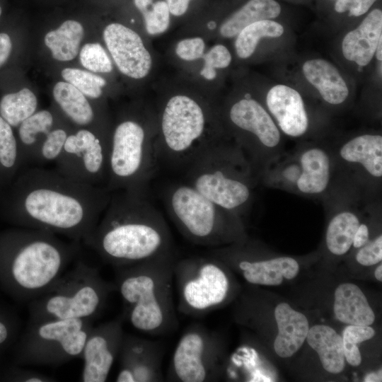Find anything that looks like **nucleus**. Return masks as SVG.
Returning <instances> with one entry per match:
<instances>
[{
  "label": "nucleus",
  "mask_w": 382,
  "mask_h": 382,
  "mask_svg": "<svg viewBox=\"0 0 382 382\" xmlns=\"http://www.w3.org/2000/svg\"><path fill=\"white\" fill-rule=\"evenodd\" d=\"M112 193L105 186L72 180L56 170L30 168L0 194V215L18 227L46 231L85 242Z\"/></svg>",
  "instance_id": "f257e3e1"
},
{
  "label": "nucleus",
  "mask_w": 382,
  "mask_h": 382,
  "mask_svg": "<svg viewBox=\"0 0 382 382\" xmlns=\"http://www.w3.org/2000/svg\"><path fill=\"white\" fill-rule=\"evenodd\" d=\"M84 243L115 268L174 253L170 228L146 192H113Z\"/></svg>",
  "instance_id": "f03ea898"
},
{
  "label": "nucleus",
  "mask_w": 382,
  "mask_h": 382,
  "mask_svg": "<svg viewBox=\"0 0 382 382\" xmlns=\"http://www.w3.org/2000/svg\"><path fill=\"white\" fill-rule=\"evenodd\" d=\"M80 242L17 227L0 232V288L13 299L30 302L49 290L81 250Z\"/></svg>",
  "instance_id": "7ed1b4c3"
},
{
  "label": "nucleus",
  "mask_w": 382,
  "mask_h": 382,
  "mask_svg": "<svg viewBox=\"0 0 382 382\" xmlns=\"http://www.w3.org/2000/svg\"><path fill=\"white\" fill-rule=\"evenodd\" d=\"M175 253L116 269L123 317L139 332L164 335L178 325L173 300Z\"/></svg>",
  "instance_id": "20e7f679"
},
{
  "label": "nucleus",
  "mask_w": 382,
  "mask_h": 382,
  "mask_svg": "<svg viewBox=\"0 0 382 382\" xmlns=\"http://www.w3.org/2000/svg\"><path fill=\"white\" fill-rule=\"evenodd\" d=\"M185 168V183L239 216L250 204L259 180L237 144L228 143L223 138L202 150Z\"/></svg>",
  "instance_id": "39448f33"
},
{
  "label": "nucleus",
  "mask_w": 382,
  "mask_h": 382,
  "mask_svg": "<svg viewBox=\"0 0 382 382\" xmlns=\"http://www.w3.org/2000/svg\"><path fill=\"white\" fill-rule=\"evenodd\" d=\"M209 110L185 94L169 98L156 124V151L158 163L187 166L202 150L222 137L210 128Z\"/></svg>",
  "instance_id": "423d86ee"
},
{
  "label": "nucleus",
  "mask_w": 382,
  "mask_h": 382,
  "mask_svg": "<svg viewBox=\"0 0 382 382\" xmlns=\"http://www.w3.org/2000/svg\"><path fill=\"white\" fill-rule=\"evenodd\" d=\"M115 290L97 268L78 260L49 290L29 302V320H94Z\"/></svg>",
  "instance_id": "0eeeda50"
},
{
  "label": "nucleus",
  "mask_w": 382,
  "mask_h": 382,
  "mask_svg": "<svg viewBox=\"0 0 382 382\" xmlns=\"http://www.w3.org/2000/svg\"><path fill=\"white\" fill-rule=\"evenodd\" d=\"M165 202L179 232L193 244L209 248L243 239L240 216L209 200L187 183L168 188Z\"/></svg>",
  "instance_id": "6e6552de"
},
{
  "label": "nucleus",
  "mask_w": 382,
  "mask_h": 382,
  "mask_svg": "<svg viewBox=\"0 0 382 382\" xmlns=\"http://www.w3.org/2000/svg\"><path fill=\"white\" fill-rule=\"evenodd\" d=\"M156 134V127L132 117L116 125L109 139L105 187L110 192H146L158 163Z\"/></svg>",
  "instance_id": "1a4fd4ad"
},
{
  "label": "nucleus",
  "mask_w": 382,
  "mask_h": 382,
  "mask_svg": "<svg viewBox=\"0 0 382 382\" xmlns=\"http://www.w3.org/2000/svg\"><path fill=\"white\" fill-rule=\"evenodd\" d=\"M93 319L28 320L13 347V364L59 366L81 356Z\"/></svg>",
  "instance_id": "9d476101"
},
{
  "label": "nucleus",
  "mask_w": 382,
  "mask_h": 382,
  "mask_svg": "<svg viewBox=\"0 0 382 382\" xmlns=\"http://www.w3.org/2000/svg\"><path fill=\"white\" fill-rule=\"evenodd\" d=\"M225 265L209 255L176 260L173 277L178 311L185 316L198 318L226 303L231 294V282Z\"/></svg>",
  "instance_id": "9b49d317"
},
{
  "label": "nucleus",
  "mask_w": 382,
  "mask_h": 382,
  "mask_svg": "<svg viewBox=\"0 0 382 382\" xmlns=\"http://www.w3.org/2000/svg\"><path fill=\"white\" fill-rule=\"evenodd\" d=\"M226 117L235 142L260 177L265 167L282 154V132L266 108L251 98L233 102Z\"/></svg>",
  "instance_id": "f8f14e48"
},
{
  "label": "nucleus",
  "mask_w": 382,
  "mask_h": 382,
  "mask_svg": "<svg viewBox=\"0 0 382 382\" xmlns=\"http://www.w3.org/2000/svg\"><path fill=\"white\" fill-rule=\"evenodd\" d=\"M109 139L80 127L67 137L55 161V170L76 182L105 186L108 178Z\"/></svg>",
  "instance_id": "ddd939ff"
},
{
  "label": "nucleus",
  "mask_w": 382,
  "mask_h": 382,
  "mask_svg": "<svg viewBox=\"0 0 382 382\" xmlns=\"http://www.w3.org/2000/svg\"><path fill=\"white\" fill-rule=\"evenodd\" d=\"M219 349L215 335L201 324L189 325L173 351L168 379L177 382H207L219 371Z\"/></svg>",
  "instance_id": "4468645a"
},
{
  "label": "nucleus",
  "mask_w": 382,
  "mask_h": 382,
  "mask_svg": "<svg viewBox=\"0 0 382 382\" xmlns=\"http://www.w3.org/2000/svg\"><path fill=\"white\" fill-rule=\"evenodd\" d=\"M123 316L93 326L83 346L81 358L83 382L106 381L117 358L124 335Z\"/></svg>",
  "instance_id": "2eb2a0df"
},
{
  "label": "nucleus",
  "mask_w": 382,
  "mask_h": 382,
  "mask_svg": "<svg viewBox=\"0 0 382 382\" xmlns=\"http://www.w3.org/2000/svg\"><path fill=\"white\" fill-rule=\"evenodd\" d=\"M332 157L320 146H307L289 155L286 177L291 190L317 197L328 190L331 181Z\"/></svg>",
  "instance_id": "dca6fc26"
},
{
  "label": "nucleus",
  "mask_w": 382,
  "mask_h": 382,
  "mask_svg": "<svg viewBox=\"0 0 382 382\" xmlns=\"http://www.w3.org/2000/svg\"><path fill=\"white\" fill-rule=\"evenodd\" d=\"M163 345L155 340L124 333L118 353L117 382L162 381Z\"/></svg>",
  "instance_id": "f3484780"
},
{
  "label": "nucleus",
  "mask_w": 382,
  "mask_h": 382,
  "mask_svg": "<svg viewBox=\"0 0 382 382\" xmlns=\"http://www.w3.org/2000/svg\"><path fill=\"white\" fill-rule=\"evenodd\" d=\"M103 39L121 73L134 79L148 75L152 59L137 33L121 23H112L105 28Z\"/></svg>",
  "instance_id": "a211bd4d"
},
{
  "label": "nucleus",
  "mask_w": 382,
  "mask_h": 382,
  "mask_svg": "<svg viewBox=\"0 0 382 382\" xmlns=\"http://www.w3.org/2000/svg\"><path fill=\"white\" fill-rule=\"evenodd\" d=\"M223 262H234V267L250 284L258 285H279L283 279L294 278L299 271L297 261L289 257H279L270 260L250 259L238 251L236 247L214 248L209 252Z\"/></svg>",
  "instance_id": "6ab92c4d"
},
{
  "label": "nucleus",
  "mask_w": 382,
  "mask_h": 382,
  "mask_svg": "<svg viewBox=\"0 0 382 382\" xmlns=\"http://www.w3.org/2000/svg\"><path fill=\"white\" fill-rule=\"evenodd\" d=\"M265 108L280 132L291 138L305 135L309 127V118L300 93L284 84L270 88L265 98Z\"/></svg>",
  "instance_id": "aec40b11"
},
{
  "label": "nucleus",
  "mask_w": 382,
  "mask_h": 382,
  "mask_svg": "<svg viewBox=\"0 0 382 382\" xmlns=\"http://www.w3.org/2000/svg\"><path fill=\"white\" fill-rule=\"evenodd\" d=\"M338 158L346 165L359 168L372 180L382 177V136L365 133L354 136L339 148Z\"/></svg>",
  "instance_id": "412c9836"
},
{
  "label": "nucleus",
  "mask_w": 382,
  "mask_h": 382,
  "mask_svg": "<svg viewBox=\"0 0 382 382\" xmlns=\"http://www.w3.org/2000/svg\"><path fill=\"white\" fill-rule=\"evenodd\" d=\"M382 38V11L372 10L355 29L348 32L342 42L344 57L360 67L367 66L375 55Z\"/></svg>",
  "instance_id": "4be33fe9"
},
{
  "label": "nucleus",
  "mask_w": 382,
  "mask_h": 382,
  "mask_svg": "<svg viewBox=\"0 0 382 382\" xmlns=\"http://www.w3.org/2000/svg\"><path fill=\"white\" fill-rule=\"evenodd\" d=\"M302 72L327 103L338 105L347 99L349 90L346 81L330 62L319 58L308 59L303 63Z\"/></svg>",
  "instance_id": "5701e85b"
},
{
  "label": "nucleus",
  "mask_w": 382,
  "mask_h": 382,
  "mask_svg": "<svg viewBox=\"0 0 382 382\" xmlns=\"http://www.w3.org/2000/svg\"><path fill=\"white\" fill-rule=\"evenodd\" d=\"M274 318L278 328L274 342V351L281 357H290L306 339L309 323L303 313L294 310L286 303L276 306Z\"/></svg>",
  "instance_id": "b1692460"
},
{
  "label": "nucleus",
  "mask_w": 382,
  "mask_h": 382,
  "mask_svg": "<svg viewBox=\"0 0 382 382\" xmlns=\"http://www.w3.org/2000/svg\"><path fill=\"white\" fill-rule=\"evenodd\" d=\"M334 313L338 320L354 325H371L375 314L361 289L352 283L340 284L335 291Z\"/></svg>",
  "instance_id": "393cba45"
},
{
  "label": "nucleus",
  "mask_w": 382,
  "mask_h": 382,
  "mask_svg": "<svg viewBox=\"0 0 382 382\" xmlns=\"http://www.w3.org/2000/svg\"><path fill=\"white\" fill-rule=\"evenodd\" d=\"M308 345L318 353L325 370L339 374L345 368L342 337L330 326L316 325L307 334Z\"/></svg>",
  "instance_id": "a878e982"
},
{
  "label": "nucleus",
  "mask_w": 382,
  "mask_h": 382,
  "mask_svg": "<svg viewBox=\"0 0 382 382\" xmlns=\"http://www.w3.org/2000/svg\"><path fill=\"white\" fill-rule=\"evenodd\" d=\"M52 94L60 110L73 124L88 129L95 124L96 113L93 107L86 96L73 85L59 81L54 85Z\"/></svg>",
  "instance_id": "bb28decb"
},
{
  "label": "nucleus",
  "mask_w": 382,
  "mask_h": 382,
  "mask_svg": "<svg viewBox=\"0 0 382 382\" xmlns=\"http://www.w3.org/2000/svg\"><path fill=\"white\" fill-rule=\"evenodd\" d=\"M281 10L275 0H249L221 23L219 33L225 38L236 37L244 28L255 22L278 17Z\"/></svg>",
  "instance_id": "cd10ccee"
},
{
  "label": "nucleus",
  "mask_w": 382,
  "mask_h": 382,
  "mask_svg": "<svg viewBox=\"0 0 382 382\" xmlns=\"http://www.w3.org/2000/svg\"><path fill=\"white\" fill-rule=\"evenodd\" d=\"M351 207L339 208L330 219L325 236L328 250L336 255L347 253L352 246L357 230L361 224L359 214Z\"/></svg>",
  "instance_id": "c85d7f7f"
},
{
  "label": "nucleus",
  "mask_w": 382,
  "mask_h": 382,
  "mask_svg": "<svg viewBox=\"0 0 382 382\" xmlns=\"http://www.w3.org/2000/svg\"><path fill=\"white\" fill-rule=\"evenodd\" d=\"M83 32V27L79 21L66 20L57 29L45 35V44L54 59L71 61L79 54Z\"/></svg>",
  "instance_id": "c756f323"
},
{
  "label": "nucleus",
  "mask_w": 382,
  "mask_h": 382,
  "mask_svg": "<svg viewBox=\"0 0 382 382\" xmlns=\"http://www.w3.org/2000/svg\"><path fill=\"white\" fill-rule=\"evenodd\" d=\"M21 167L13 127L0 116V194L12 183Z\"/></svg>",
  "instance_id": "7c9ffc66"
},
{
  "label": "nucleus",
  "mask_w": 382,
  "mask_h": 382,
  "mask_svg": "<svg viewBox=\"0 0 382 382\" xmlns=\"http://www.w3.org/2000/svg\"><path fill=\"white\" fill-rule=\"evenodd\" d=\"M55 115L48 110L36 111L18 127V143L22 166L27 164L37 137L56 125Z\"/></svg>",
  "instance_id": "2f4dec72"
},
{
  "label": "nucleus",
  "mask_w": 382,
  "mask_h": 382,
  "mask_svg": "<svg viewBox=\"0 0 382 382\" xmlns=\"http://www.w3.org/2000/svg\"><path fill=\"white\" fill-rule=\"evenodd\" d=\"M284 32L282 25L272 20H262L255 22L244 28L235 40V50L237 56L243 59L249 58L255 52L262 38H277Z\"/></svg>",
  "instance_id": "473e14b6"
},
{
  "label": "nucleus",
  "mask_w": 382,
  "mask_h": 382,
  "mask_svg": "<svg viewBox=\"0 0 382 382\" xmlns=\"http://www.w3.org/2000/svg\"><path fill=\"white\" fill-rule=\"evenodd\" d=\"M37 99L28 88L4 96L0 100V116L12 127H18L37 110Z\"/></svg>",
  "instance_id": "72a5a7b5"
},
{
  "label": "nucleus",
  "mask_w": 382,
  "mask_h": 382,
  "mask_svg": "<svg viewBox=\"0 0 382 382\" xmlns=\"http://www.w3.org/2000/svg\"><path fill=\"white\" fill-rule=\"evenodd\" d=\"M61 74L65 81L73 85L86 97L93 99L101 97L102 88L106 85V81L103 77L80 69L65 68Z\"/></svg>",
  "instance_id": "f704fd0d"
},
{
  "label": "nucleus",
  "mask_w": 382,
  "mask_h": 382,
  "mask_svg": "<svg viewBox=\"0 0 382 382\" xmlns=\"http://www.w3.org/2000/svg\"><path fill=\"white\" fill-rule=\"evenodd\" d=\"M375 330L370 325H349L342 333L345 358L353 366L361 362V356L357 345L372 338Z\"/></svg>",
  "instance_id": "c9c22d12"
},
{
  "label": "nucleus",
  "mask_w": 382,
  "mask_h": 382,
  "mask_svg": "<svg viewBox=\"0 0 382 382\" xmlns=\"http://www.w3.org/2000/svg\"><path fill=\"white\" fill-rule=\"evenodd\" d=\"M79 59L82 66L91 72L110 73L112 70L108 54L97 42L85 44L80 50Z\"/></svg>",
  "instance_id": "e433bc0d"
},
{
  "label": "nucleus",
  "mask_w": 382,
  "mask_h": 382,
  "mask_svg": "<svg viewBox=\"0 0 382 382\" xmlns=\"http://www.w3.org/2000/svg\"><path fill=\"white\" fill-rule=\"evenodd\" d=\"M141 13L149 35H158L168 28L170 13L165 1H158Z\"/></svg>",
  "instance_id": "4c0bfd02"
},
{
  "label": "nucleus",
  "mask_w": 382,
  "mask_h": 382,
  "mask_svg": "<svg viewBox=\"0 0 382 382\" xmlns=\"http://www.w3.org/2000/svg\"><path fill=\"white\" fill-rule=\"evenodd\" d=\"M19 320L12 312L0 307V354L17 340Z\"/></svg>",
  "instance_id": "58836bf2"
},
{
  "label": "nucleus",
  "mask_w": 382,
  "mask_h": 382,
  "mask_svg": "<svg viewBox=\"0 0 382 382\" xmlns=\"http://www.w3.org/2000/svg\"><path fill=\"white\" fill-rule=\"evenodd\" d=\"M3 381L13 382H52L55 380L44 374L20 367L13 364L6 369L0 375Z\"/></svg>",
  "instance_id": "ea45409f"
},
{
  "label": "nucleus",
  "mask_w": 382,
  "mask_h": 382,
  "mask_svg": "<svg viewBox=\"0 0 382 382\" xmlns=\"http://www.w3.org/2000/svg\"><path fill=\"white\" fill-rule=\"evenodd\" d=\"M205 49L204 40L199 37L181 40L175 47V54L185 61H195L202 57Z\"/></svg>",
  "instance_id": "a19ab883"
},
{
  "label": "nucleus",
  "mask_w": 382,
  "mask_h": 382,
  "mask_svg": "<svg viewBox=\"0 0 382 382\" xmlns=\"http://www.w3.org/2000/svg\"><path fill=\"white\" fill-rule=\"evenodd\" d=\"M355 258L360 265L364 266L374 265L381 262L382 260V236L380 234L358 248Z\"/></svg>",
  "instance_id": "79ce46f5"
},
{
  "label": "nucleus",
  "mask_w": 382,
  "mask_h": 382,
  "mask_svg": "<svg viewBox=\"0 0 382 382\" xmlns=\"http://www.w3.org/2000/svg\"><path fill=\"white\" fill-rule=\"evenodd\" d=\"M204 66L213 69H225L232 60L231 54L228 48L221 44L215 45L202 57Z\"/></svg>",
  "instance_id": "37998d69"
},
{
  "label": "nucleus",
  "mask_w": 382,
  "mask_h": 382,
  "mask_svg": "<svg viewBox=\"0 0 382 382\" xmlns=\"http://www.w3.org/2000/svg\"><path fill=\"white\" fill-rule=\"evenodd\" d=\"M376 0H336L334 8L337 13L348 12L349 16H360L366 13Z\"/></svg>",
  "instance_id": "c03bdc74"
},
{
  "label": "nucleus",
  "mask_w": 382,
  "mask_h": 382,
  "mask_svg": "<svg viewBox=\"0 0 382 382\" xmlns=\"http://www.w3.org/2000/svg\"><path fill=\"white\" fill-rule=\"evenodd\" d=\"M12 49V43L8 35L0 33V67L8 60Z\"/></svg>",
  "instance_id": "a18cd8bd"
},
{
  "label": "nucleus",
  "mask_w": 382,
  "mask_h": 382,
  "mask_svg": "<svg viewBox=\"0 0 382 382\" xmlns=\"http://www.w3.org/2000/svg\"><path fill=\"white\" fill-rule=\"evenodd\" d=\"M369 240V227L365 223L361 222L355 233L352 246L358 249L364 245Z\"/></svg>",
  "instance_id": "49530a36"
},
{
  "label": "nucleus",
  "mask_w": 382,
  "mask_h": 382,
  "mask_svg": "<svg viewBox=\"0 0 382 382\" xmlns=\"http://www.w3.org/2000/svg\"><path fill=\"white\" fill-rule=\"evenodd\" d=\"M170 14L180 16L187 11L190 0H166Z\"/></svg>",
  "instance_id": "de8ad7c7"
},
{
  "label": "nucleus",
  "mask_w": 382,
  "mask_h": 382,
  "mask_svg": "<svg viewBox=\"0 0 382 382\" xmlns=\"http://www.w3.org/2000/svg\"><path fill=\"white\" fill-rule=\"evenodd\" d=\"M200 75L207 80H213L216 76V71L215 69L203 66Z\"/></svg>",
  "instance_id": "09e8293b"
},
{
  "label": "nucleus",
  "mask_w": 382,
  "mask_h": 382,
  "mask_svg": "<svg viewBox=\"0 0 382 382\" xmlns=\"http://www.w3.org/2000/svg\"><path fill=\"white\" fill-rule=\"evenodd\" d=\"M153 4V0H134V4L141 12L149 7Z\"/></svg>",
  "instance_id": "8fccbe9b"
},
{
  "label": "nucleus",
  "mask_w": 382,
  "mask_h": 382,
  "mask_svg": "<svg viewBox=\"0 0 382 382\" xmlns=\"http://www.w3.org/2000/svg\"><path fill=\"white\" fill-rule=\"evenodd\" d=\"M364 381L365 382H375V381H381V370H380L377 373H370L368 374L365 378Z\"/></svg>",
  "instance_id": "3c124183"
},
{
  "label": "nucleus",
  "mask_w": 382,
  "mask_h": 382,
  "mask_svg": "<svg viewBox=\"0 0 382 382\" xmlns=\"http://www.w3.org/2000/svg\"><path fill=\"white\" fill-rule=\"evenodd\" d=\"M382 38L379 40L376 49L375 51V54L378 61L381 62L382 61Z\"/></svg>",
  "instance_id": "603ef678"
},
{
  "label": "nucleus",
  "mask_w": 382,
  "mask_h": 382,
  "mask_svg": "<svg viewBox=\"0 0 382 382\" xmlns=\"http://www.w3.org/2000/svg\"><path fill=\"white\" fill-rule=\"evenodd\" d=\"M374 274L376 279H378L380 282L382 281V265L381 264L379 265L376 267Z\"/></svg>",
  "instance_id": "864d4df0"
},
{
  "label": "nucleus",
  "mask_w": 382,
  "mask_h": 382,
  "mask_svg": "<svg viewBox=\"0 0 382 382\" xmlns=\"http://www.w3.org/2000/svg\"><path fill=\"white\" fill-rule=\"evenodd\" d=\"M1 12H2V10H1V6H0V16H1Z\"/></svg>",
  "instance_id": "5fc2aeb1"
},
{
  "label": "nucleus",
  "mask_w": 382,
  "mask_h": 382,
  "mask_svg": "<svg viewBox=\"0 0 382 382\" xmlns=\"http://www.w3.org/2000/svg\"></svg>",
  "instance_id": "6e6d98bb"
}]
</instances>
